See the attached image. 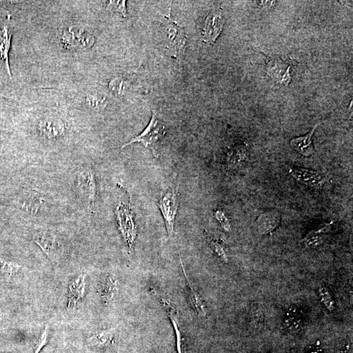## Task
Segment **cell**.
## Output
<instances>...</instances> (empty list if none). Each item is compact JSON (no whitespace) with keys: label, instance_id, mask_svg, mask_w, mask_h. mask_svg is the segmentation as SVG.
I'll return each mask as SVG.
<instances>
[{"label":"cell","instance_id":"6da1fadb","mask_svg":"<svg viewBox=\"0 0 353 353\" xmlns=\"http://www.w3.org/2000/svg\"><path fill=\"white\" fill-rule=\"evenodd\" d=\"M76 187L82 203L85 205L89 212L94 213L97 189L95 173L90 166H84L78 171Z\"/></svg>","mask_w":353,"mask_h":353},{"label":"cell","instance_id":"7a4b0ae2","mask_svg":"<svg viewBox=\"0 0 353 353\" xmlns=\"http://www.w3.org/2000/svg\"><path fill=\"white\" fill-rule=\"evenodd\" d=\"M165 134H166V128L160 122L156 114L153 113L152 119H151L150 125L144 130V132L139 136L133 138L128 143L124 144L121 149L131 145L132 143L139 142V143H143L146 148H150L156 157L157 144L163 138Z\"/></svg>","mask_w":353,"mask_h":353},{"label":"cell","instance_id":"3957f363","mask_svg":"<svg viewBox=\"0 0 353 353\" xmlns=\"http://www.w3.org/2000/svg\"><path fill=\"white\" fill-rule=\"evenodd\" d=\"M33 240L52 262H56L60 255L63 253L61 243L60 242L58 236L53 231H39L34 233Z\"/></svg>","mask_w":353,"mask_h":353},{"label":"cell","instance_id":"277c9868","mask_svg":"<svg viewBox=\"0 0 353 353\" xmlns=\"http://www.w3.org/2000/svg\"><path fill=\"white\" fill-rule=\"evenodd\" d=\"M159 206L166 220L168 235L171 237L173 234L174 222L178 211V191L176 190H171L162 196L160 199Z\"/></svg>","mask_w":353,"mask_h":353},{"label":"cell","instance_id":"5b68a950","mask_svg":"<svg viewBox=\"0 0 353 353\" xmlns=\"http://www.w3.org/2000/svg\"><path fill=\"white\" fill-rule=\"evenodd\" d=\"M38 130L41 136L48 140H56L65 135L66 126L61 119L49 116L40 121L38 124Z\"/></svg>","mask_w":353,"mask_h":353},{"label":"cell","instance_id":"8992f818","mask_svg":"<svg viewBox=\"0 0 353 353\" xmlns=\"http://www.w3.org/2000/svg\"><path fill=\"white\" fill-rule=\"evenodd\" d=\"M116 215L119 230L122 233L124 239L131 247L136 238V229L134 228L130 212L127 206L120 204L116 208Z\"/></svg>","mask_w":353,"mask_h":353},{"label":"cell","instance_id":"52a82bcc","mask_svg":"<svg viewBox=\"0 0 353 353\" xmlns=\"http://www.w3.org/2000/svg\"><path fill=\"white\" fill-rule=\"evenodd\" d=\"M223 27V18L219 11H214L206 17L203 27L204 42L213 44L221 34Z\"/></svg>","mask_w":353,"mask_h":353},{"label":"cell","instance_id":"ba28073f","mask_svg":"<svg viewBox=\"0 0 353 353\" xmlns=\"http://www.w3.org/2000/svg\"><path fill=\"white\" fill-rule=\"evenodd\" d=\"M151 292L157 297L159 299L160 304L164 307L167 312L168 313L169 318L172 322L174 330H175L176 338V347H178V353H184L183 349V339L182 332L180 329V313L178 309L172 302L169 301L168 300L164 299L160 297L159 293L156 290L151 288Z\"/></svg>","mask_w":353,"mask_h":353},{"label":"cell","instance_id":"9c48e42d","mask_svg":"<svg viewBox=\"0 0 353 353\" xmlns=\"http://www.w3.org/2000/svg\"><path fill=\"white\" fill-rule=\"evenodd\" d=\"M166 25L165 32H166V38L168 39L169 45L168 48L173 50L174 53L179 56L181 50L186 43V36L184 31L170 17H166Z\"/></svg>","mask_w":353,"mask_h":353},{"label":"cell","instance_id":"30bf717a","mask_svg":"<svg viewBox=\"0 0 353 353\" xmlns=\"http://www.w3.org/2000/svg\"><path fill=\"white\" fill-rule=\"evenodd\" d=\"M63 41L70 47L91 48L95 43V38L83 30L70 27L64 32Z\"/></svg>","mask_w":353,"mask_h":353},{"label":"cell","instance_id":"8fae6325","mask_svg":"<svg viewBox=\"0 0 353 353\" xmlns=\"http://www.w3.org/2000/svg\"><path fill=\"white\" fill-rule=\"evenodd\" d=\"M289 172L299 182L310 187L319 189L325 183V176L317 171L297 168L290 169Z\"/></svg>","mask_w":353,"mask_h":353},{"label":"cell","instance_id":"7c38bea8","mask_svg":"<svg viewBox=\"0 0 353 353\" xmlns=\"http://www.w3.org/2000/svg\"><path fill=\"white\" fill-rule=\"evenodd\" d=\"M85 276L81 274L75 277L69 286L68 308L70 310L77 308L85 295Z\"/></svg>","mask_w":353,"mask_h":353},{"label":"cell","instance_id":"4fadbf2b","mask_svg":"<svg viewBox=\"0 0 353 353\" xmlns=\"http://www.w3.org/2000/svg\"><path fill=\"white\" fill-rule=\"evenodd\" d=\"M280 219V215L276 211L263 213L256 221L258 232L262 235L271 233L279 226Z\"/></svg>","mask_w":353,"mask_h":353},{"label":"cell","instance_id":"5bb4252c","mask_svg":"<svg viewBox=\"0 0 353 353\" xmlns=\"http://www.w3.org/2000/svg\"><path fill=\"white\" fill-rule=\"evenodd\" d=\"M332 222H325L317 228L309 231L306 237L302 240L305 246L308 248H316L325 242V236L331 230Z\"/></svg>","mask_w":353,"mask_h":353},{"label":"cell","instance_id":"9a60e30c","mask_svg":"<svg viewBox=\"0 0 353 353\" xmlns=\"http://www.w3.org/2000/svg\"><path fill=\"white\" fill-rule=\"evenodd\" d=\"M318 125L319 124H317L306 136L292 139L290 141V146L300 154L305 157L312 155L315 152L313 145L312 136Z\"/></svg>","mask_w":353,"mask_h":353},{"label":"cell","instance_id":"2e32d148","mask_svg":"<svg viewBox=\"0 0 353 353\" xmlns=\"http://www.w3.org/2000/svg\"><path fill=\"white\" fill-rule=\"evenodd\" d=\"M13 32L8 27H0V58L4 62L9 77H12L9 63V52L10 50Z\"/></svg>","mask_w":353,"mask_h":353},{"label":"cell","instance_id":"e0dca14e","mask_svg":"<svg viewBox=\"0 0 353 353\" xmlns=\"http://www.w3.org/2000/svg\"><path fill=\"white\" fill-rule=\"evenodd\" d=\"M116 292V283L113 277L107 276L101 282L99 293L105 304L110 303L115 297Z\"/></svg>","mask_w":353,"mask_h":353},{"label":"cell","instance_id":"ac0fdd59","mask_svg":"<svg viewBox=\"0 0 353 353\" xmlns=\"http://www.w3.org/2000/svg\"><path fill=\"white\" fill-rule=\"evenodd\" d=\"M180 260L181 267H182L183 268V274H184L186 281H187L188 286H189V287L190 299H191L192 304H193L195 310H196V313H198L199 315H200L201 317H205L206 315H207V311H206L205 306H204V304H203L202 301H201V300L200 299V298H199L198 295L197 294L196 291L195 290L191 281H190L189 277H188L187 274H186L185 270L184 267H183L181 258H180Z\"/></svg>","mask_w":353,"mask_h":353},{"label":"cell","instance_id":"d6986e66","mask_svg":"<svg viewBox=\"0 0 353 353\" xmlns=\"http://www.w3.org/2000/svg\"><path fill=\"white\" fill-rule=\"evenodd\" d=\"M43 205V199L34 193L28 194L27 198L22 203L23 210H26L31 214H36L40 212Z\"/></svg>","mask_w":353,"mask_h":353},{"label":"cell","instance_id":"ffe728a7","mask_svg":"<svg viewBox=\"0 0 353 353\" xmlns=\"http://www.w3.org/2000/svg\"><path fill=\"white\" fill-rule=\"evenodd\" d=\"M114 331L115 330L111 329L98 332L89 338V341L92 345L100 346V347L107 345L113 340Z\"/></svg>","mask_w":353,"mask_h":353},{"label":"cell","instance_id":"44dd1931","mask_svg":"<svg viewBox=\"0 0 353 353\" xmlns=\"http://www.w3.org/2000/svg\"><path fill=\"white\" fill-rule=\"evenodd\" d=\"M247 150L244 146L233 149L228 153V162L230 166H238L247 157Z\"/></svg>","mask_w":353,"mask_h":353},{"label":"cell","instance_id":"7402d4cb","mask_svg":"<svg viewBox=\"0 0 353 353\" xmlns=\"http://www.w3.org/2000/svg\"><path fill=\"white\" fill-rule=\"evenodd\" d=\"M318 297L320 302L329 311H333L336 308L335 302L330 291L325 286H320L318 288Z\"/></svg>","mask_w":353,"mask_h":353},{"label":"cell","instance_id":"603a6c76","mask_svg":"<svg viewBox=\"0 0 353 353\" xmlns=\"http://www.w3.org/2000/svg\"><path fill=\"white\" fill-rule=\"evenodd\" d=\"M300 313L299 309L292 306L286 313L285 326L289 329H297L300 322Z\"/></svg>","mask_w":353,"mask_h":353},{"label":"cell","instance_id":"cb8c5ba5","mask_svg":"<svg viewBox=\"0 0 353 353\" xmlns=\"http://www.w3.org/2000/svg\"><path fill=\"white\" fill-rule=\"evenodd\" d=\"M206 238H207L209 244L212 249L217 253L219 258L221 259L224 262L227 263L228 262V257H227L225 251H224V247L222 246L219 241L215 240L212 236L208 234V233H205Z\"/></svg>","mask_w":353,"mask_h":353},{"label":"cell","instance_id":"d4e9b609","mask_svg":"<svg viewBox=\"0 0 353 353\" xmlns=\"http://www.w3.org/2000/svg\"><path fill=\"white\" fill-rule=\"evenodd\" d=\"M48 339V327L46 326L42 333L36 339L33 343L34 353H40L42 348L44 347L47 342Z\"/></svg>","mask_w":353,"mask_h":353},{"label":"cell","instance_id":"484cf974","mask_svg":"<svg viewBox=\"0 0 353 353\" xmlns=\"http://www.w3.org/2000/svg\"><path fill=\"white\" fill-rule=\"evenodd\" d=\"M107 9L113 12L121 14L123 17L127 16V8L125 1H109L107 5Z\"/></svg>","mask_w":353,"mask_h":353},{"label":"cell","instance_id":"4316f807","mask_svg":"<svg viewBox=\"0 0 353 353\" xmlns=\"http://www.w3.org/2000/svg\"><path fill=\"white\" fill-rule=\"evenodd\" d=\"M21 268V265L19 263L13 262H6L0 261V271L8 274H15Z\"/></svg>","mask_w":353,"mask_h":353},{"label":"cell","instance_id":"83f0119b","mask_svg":"<svg viewBox=\"0 0 353 353\" xmlns=\"http://www.w3.org/2000/svg\"><path fill=\"white\" fill-rule=\"evenodd\" d=\"M216 217L218 221L221 223L222 228L227 231H231V226L228 219L222 212H217L216 213Z\"/></svg>","mask_w":353,"mask_h":353},{"label":"cell","instance_id":"f1b7e54d","mask_svg":"<svg viewBox=\"0 0 353 353\" xmlns=\"http://www.w3.org/2000/svg\"><path fill=\"white\" fill-rule=\"evenodd\" d=\"M348 350H349V347H345V349L343 350H341V351L340 353H348Z\"/></svg>","mask_w":353,"mask_h":353},{"label":"cell","instance_id":"f546056e","mask_svg":"<svg viewBox=\"0 0 353 353\" xmlns=\"http://www.w3.org/2000/svg\"><path fill=\"white\" fill-rule=\"evenodd\" d=\"M311 353H317V352H311Z\"/></svg>","mask_w":353,"mask_h":353}]
</instances>
